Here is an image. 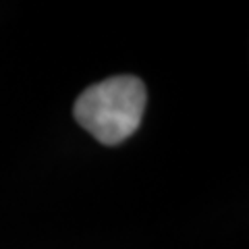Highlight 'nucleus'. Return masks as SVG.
I'll return each mask as SVG.
<instances>
[{"label": "nucleus", "mask_w": 249, "mask_h": 249, "mask_svg": "<svg viewBox=\"0 0 249 249\" xmlns=\"http://www.w3.org/2000/svg\"><path fill=\"white\" fill-rule=\"evenodd\" d=\"M145 108V85L133 75H119L88 88L75 102L79 124L104 145H116L139 129Z\"/></svg>", "instance_id": "f257e3e1"}]
</instances>
